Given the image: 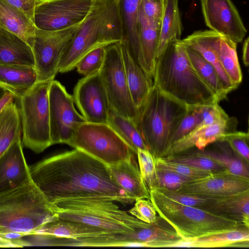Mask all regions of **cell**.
Masks as SVG:
<instances>
[{"instance_id":"1","label":"cell","mask_w":249,"mask_h":249,"mask_svg":"<svg viewBox=\"0 0 249 249\" xmlns=\"http://www.w3.org/2000/svg\"><path fill=\"white\" fill-rule=\"evenodd\" d=\"M30 170L33 181L52 204L85 197L124 205L135 201L114 180L107 165L77 149L42 160Z\"/></svg>"},{"instance_id":"2","label":"cell","mask_w":249,"mask_h":249,"mask_svg":"<svg viewBox=\"0 0 249 249\" xmlns=\"http://www.w3.org/2000/svg\"><path fill=\"white\" fill-rule=\"evenodd\" d=\"M153 81L160 91L187 106L219 102L193 66L181 39L171 42L156 59Z\"/></svg>"},{"instance_id":"3","label":"cell","mask_w":249,"mask_h":249,"mask_svg":"<svg viewBox=\"0 0 249 249\" xmlns=\"http://www.w3.org/2000/svg\"><path fill=\"white\" fill-rule=\"evenodd\" d=\"M122 40L119 0H94L89 13L78 25L65 49L58 71L61 73L70 71L91 50Z\"/></svg>"},{"instance_id":"4","label":"cell","mask_w":249,"mask_h":249,"mask_svg":"<svg viewBox=\"0 0 249 249\" xmlns=\"http://www.w3.org/2000/svg\"><path fill=\"white\" fill-rule=\"evenodd\" d=\"M58 218L53 205L32 179L16 188L0 193V233L31 235Z\"/></svg>"},{"instance_id":"5","label":"cell","mask_w":249,"mask_h":249,"mask_svg":"<svg viewBox=\"0 0 249 249\" xmlns=\"http://www.w3.org/2000/svg\"><path fill=\"white\" fill-rule=\"evenodd\" d=\"M187 107L153 85L138 109L134 122L147 149L155 158H161L170 145Z\"/></svg>"},{"instance_id":"6","label":"cell","mask_w":249,"mask_h":249,"mask_svg":"<svg viewBox=\"0 0 249 249\" xmlns=\"http://www.w3.org/2000/svg\"><path fill=\"white\" fill-rule=\"evenodd\" d=\"M114 200L85 197L59 200L53 204L59 219L96 227L114 233L130 234L145 222L121 210Z\"/></svg>"},{"instance_id":"7","label":"cell","mask_w":249,"mask_h":249,"mask_svg":"<svg viewBox=\"0 0 249 249\" xmlns=\"http://www.w3.org/2000/svg\"><path fill=\"white\" fill-rule=\"evenodd\" d=\"M149 193L150 200L158 215L166 221L184 240L245 227L225 217L179 204L166 197L155 188L151 190Z\"/></svg>"},{"instance_id":"8","label":"cell","mask_w":249,"mask_h":249,"mask_svg":"<svg viewBox=\"0 0 249 249\" xmlns=\"http://www.w3.org/2000/svg\"><path fill=\"white\" fill-rule=\"evenodd\" d=\"M51 82H36L18 99L23 146L37 153L52 145L49 106Z\"/></svg>"},{"instance_id":"9","label":"cell","mask_w":249,"mask_h":249,"mask_svg":"<svg viewBox=\"0 0 249 249\" xmlns=\"http://www.w3.org/2000/svg\"><path fill=\"white\" fill-rule=\"evenodd\" d=\"M68 145L107 165L136 155L107 124H81Z\"/></svg>"},{"instance_id":"10","label":"cell","mask_w":249,"mask_h":249,"mask_svg":"<svg viewBox=\"0 0 249 249\" xmlns=\"http://www.w3.org/2000/svg\"><path fill=\"white\" fill-rule=\"evenodd\" d=\"M99 71L110 109L135 121L138 109L133 103L129 90L120 42L107 46L104 61Z\"/></svg>"},{"instance_id":"11","label":"cell","mask_w":249,"mask_h":249,"mask_svg":"<svg viewBox=\"0 0 249 249\" xmlns=\"http://www.w3.org/2000/svg\"><path fill=\"white\" fill-rule=\"evenodd\" d=\"M72 95L58 81H51L49 90L50 135L52 145L68 144L78 127L87 122L76 110Z\"/></svg>"},{"instance_id":"12","label":"cell","mask_w":249,"mask_h":249,"mask_svg":"<svg viewBox=\"0 0 249 249\" xmlns=\"http://www.w3.org/2000/svg\"><path fill=\"white\" fill-rule=\"evenodd\" d=\"M78 25L54 31L36 28L31 48L36 82L54 80L58 72V66L64 51L73 37Z\"/></svg>"},{"instance_id":"13","label":"cell","mask_w":249,"mask_h":249,"mask_svg":"<svg viewBox=\"0 0 249 249\" xmlns=\"http://www.w3.org/2000/svg\"><path fill=\"white\" fill-rule=\"evenodd\" d=\"M94 0H38L34 22L37 29L54 31L79 24L87 17Z\"/></svg>"},{"instance_id":"14","label":"cell","mask_w":249,"mask_h":249,"mask_svg":"<svg viewBox=\"0 0 249 249\" xmlns=\"http://www.w3.org/2000/svg\"><path fill=\"white\" fill-rule=\"evenodd\" d=\"M72 97L87 122L107 123L110 107L99 71L80 79Z\"/></svg>"},{"instance_id":"15","label":"cell","mask_w":249,"mask_h":249,"mask_svg":"<svg viewBox=\"0 0 249 249\" xmlns=\"http://www.w3.org/2000/svg\"><path fill=\"white\" fill-rule=\"evenodd\" d=\"M205 23L211 30L236 43L244 38L247 30L231 0H200Z\"/></svg>"},{"instance_id":"16","label":"cell","mask_w":249,"mask_h":249,"mask_svg":"<svg viewBox=\"0 0 249 249\" xmlns=\"http://www.w3.org/2000/svg\"><path fill=\"white\" fill-rule=\"evenodd\" d=\"M248 190L249 179L225 170L188 182L176 191L192 195L216 196L234 195Z\"/></svg>"},{"instance_id":"17","label":"cell","mask_w":249,"mask_h":249,"mask_svg":"<svg viewBox=\"0 0 249 249\" xmlns=\"http://www.w3.org/2000/svg\"><path fill=\"white\" fill-rule=\"evenodd\" d=\"M238 120L231 117L222 122L210 125H198L190 133L171 144L161 158L179 154L192 148L204 149L220 140L223 136L236 131Z\"/></svg>"},{"instance_id":"18","label":"cell","mask_w":249,"mask_h":249,"mask_svg":"<svg viewBox=\"0 0 249 249\" xmlns=\"http://www.w3.org/2000/svg\"><path fill=\"white\" fill-rule=\"evenodd\" d=\"M31 179L21 135L0 157V193L19 187Z\"/></svg>"},{"instance_id":"19","label":"cell","mask_w":249,"mask_h":249,"mask_svg":"<svg viewBox=\"0 0 249 249\" xmlns=\"http://www.w3.org/2000/svg\"><path fill=\"white\" fill-rule=\"evenodd\" d=\"M223 36L212 30L197 31L181 39L183 44L198 52L216 70L224 89L229 93L237 88L232 85L218 56Z\"/></svg>"},{"instance_id":"20","label":"cell","mask_w":249,"mask_h":249,"mask_svg":"<svg viewBox=\"0 0 249 249\" xmlns=\"http://www.w3.org/2000/svg\"><path fill=\"white\" fill-rule=\"evenodd\" d=\"M32 234L80 239L120 238L123 234L114 233L84 223L58 218L46 224Z\"/></svg>"},{"instance_id":"21","label":"cell","mask_w":249,"mask_h":249,"mask_svg":"<svg viewBox=\"0 0 249 249\" xmlns=\"http://www.w3.org/2000/svg\"><path fill=\"white\" fill-rule=\"evenodd\" d=\"M199 209L236 221L249 228V190L226 196H209Z\"/></svg>"},{"instance_id":"22","label":"cell","mask_w":249,"mask_h":249,"mask_svg":"<svg viewBox=\"0 0 249 249\" xmlns=\"http://www.w3.org/2000/svg\"><path fill=\"white\" fill-rule=\"evenodd\" d=\"M108 166L114 180L135 200L139 198L150 199V193L135 156Z\"/></svg>"},{"instance_id":"23","label":"cell","mask_w":249,"mask_h":249,"mask_svg":"<svg viewBox=\"0 0 249 249\" xmlns=\"http://www.w3.org/2000/svg\"><path fill=\"white\" fill-rule=\"evenodd\" d=\"M120 46L129 90L133 103L138 109L152 89L153 79L136 63L125 43L121 41Z\"/></svg>"},{"instance_id":"24","label":"cell","mask_w":249,"mask_h":249,"mask_svg":"<svg viewBox=\"0 0 249 249\" xmlns=\"http://www.w3.org/2000/svg\"><path fill=\"white\" fill-rule=\"evenodd\" d=\"M160 22H150L139 17L140 56L138 65L153 79L159 45Z\"/></svg>"},{"instance_id":"25","label":"cell","mask_w":249,"mask_h":249,"mask_svg":"<svg viewBox=\"0 0 249 249\" xmlns=\"http://www.w3.org/2000/svg\"><path fill=\"white\" fill-rule=\"evenodd\" d=\"M142 0H119L123 41L138 65L140 56L139 38V10Z\"/></svg>"},{"instance_id":"26","label":"cell","mask_w":249,"mask_h":249,"mask_svg":"<svg viewBox=\"0 0 249 249\" xmlns=\"http://www.w3.org/2000/svg\"><path fill=\"white\" fill-rule=\"evenodd\" d=\"M0 64L34 67L31 47L16 35L0 27Z\"/></svg>"},{"instance_id":"27","label":"cell","mask_w":249,"mask_h":249,"mask_svg":"<svg viewBox=\"0 0 249 249\" xmlns=\"http://www.w3.org/2000/svg\"><path fill=\"white\" fill-rule=\"evenodd\" d=\"M36 82L34 67L0 64V88L19 99Z\"/></svg>"},{"instance_id":"28","label":"cell","mask_w":249,"mask_h":249,"mask_svg":"<svg viewBox=\"0 0 249 249\" xmlns=\"http://www.w3.org/2000/svg\"><path fill=\"white\" fill-rule=\"evenodd\" d=\"M194 149L196 153L212 159L227 171L249 179V163L239 157L227 141L219 140L204 149Z\"/></svg>"},{"instance_id":"29","label":"cell","mask_w":249,"mask_h":249,"mask_svg":"<svg viewBox=\"0 0 249 249\" xmlns=\"http://www.w3.org/2000/svg\"><path fill=\"white\" fill-rule=\"evenodd\" d=\"M0 27L18 36L32 47L36 28L34 21L5 0H0Z\"/></svg>"},{"instance_id":"30","label":"cell","mask_w":249,"mask_h":249,"mask_svg":"<svg viewBox=\"0 0 249 249\" xmlns=\"http://www.w3.org/2000/svg\"><path fill=\"white\" fill-rule=\"evenodd\" d=\"M249 247V228L242 227L236 230L193 239L182 240L175 247L212 248Z\"/></svg>"},{"instance_id":"31","label":"cell","mask_w":249,"mask_h":249,"mask_svg":"<svg viewBox=\"0 0 249 249\" xmlns=\"http://www.w3.org/2000/svg\"><path fill=\"white\" fill-rule=\"evenodd\" d=\"M178 1V0H164L157 59L171 42L180 39L182 25Z\"/></svg>"},{"instance_id":"32","label":"cell","mask_w":249,"mask_h":249,"mask_svg":"<svg viewBox=\"0 0 249 249\" xmlns=\"http://www.w3.org/2000/svg\"><path fill=\"white\" fill-rule=\"evenodd\" d=\"M21 135L18 108L15 103L12 102L0 113V157Z\"/></svg>"},{"instance_id":"33","label":"cell","mask_w":249,"mask_h":249,"mask_svg":"<svg viewBox=\"0 0 249 249\" xmlns=\"http://www.w3.org/2000/svg\"><path fill=\"white\" fill-rule=\"evenodd\" d=\"M185 47L193 66L216 96L218 101L220 102L225 99L228 93L223 87L214 67L198 52L186 46Z\"/></svg>"},{"instance_id":"34","label":"cell","mask_w":249,"mask_h":249,"mask_svg":"<svg viewBox=\"0 0 249 249\" xmlns=\"http://www.w3.org/2000/svg\"><path fill=\"white\" fill-rule=\"evenodd\" d=\"M107 124L123 139L136 154L138 149H147L134 120L124 117L110 109Z\"/></svg>"},{"instance_id":"35","label":"cell","mask_w":249,"mask_h":249,"mask_svg":"<svg viewBox=\"0 0 249 249\" xmlns=\"http://www.w3.org/2000/svg\"><path fill=\"white\" fill-rule=\"evenodd\" d=\"M237 43L223 36L218 53L219 62L231 83L237 88L242 81V73L236 51Z\"/></svg>"},{"instance_id":"36","label":"cell","mask_w":249,"mask_h":249,"mask_svg":"<svg viewBox=\"0 0 249 249\" xmlns=\"http://www.w3.org/2000/svg\"><path fill=\"white\" fill-rule=\"evenodd\" d=\"M163 158L170 161L186 164L212 173L226 170L212 159L196 153L194 148Z\"/></svg>"},{"instance_id":"37","label":"cell","mask_w":249,"mask_h":249,"mask_svg":"<svg viewBox=\"0 0 249 249\" xmlns=\"http://www.w3.org/2000/svg\"><path fill=\"white\" fill-rule=\"evenodd\" d=\"M203 105L188 106L187 112L171 139V144L190 133L199 125L203 119Z\"/></svg>"},{"instance_id":"38","label":"cell","mask_w":249,"mask_h":249,"mask_svg":"<svg viewBox=\"0 0 249 249\" xmlns=\"http://www.w3.org/2000/svg\"><path fill=\"white\" fill-rule=\"evenodd\" d=\"M136 155L142 176L149 192L156 186L157 171L156 158L147 149H138Z\"/></svg>"},{"instance_id":"39","label":"cell","mask_w":249,"mask_h":249,"mask_svg":"<svg viewBox=\"0 0 249 249\" xmlns=\"http://www.w3.org/2000/svg\"><path fill=\"white\" fill-rule=\"evenodd\" d=\"M107 46L97 47L84 55L75 66L78 73L85 76L99 71L104 61Z\"/></svg>"},{"instance_id":"40","label":"cell","mask_w":249,"mask_h":249,"mask_svg":"<svg viewBox=\"0 0 249 249\" xmlns=\"http://www.w3.org/2000/svg\"><path fill=\"white\" fill-rule=\"evenodd\" d=\"M157 169L173 171L194 180H197L208 177L213 173L194 167L173 162L164 158H156Z\"/></svg>"},{"instance_id":"41","label":"cell","mask_w":249,"mask_h":249,"mask_svg":"<svg viewBox=\"0 0 249 249\" xmlns=\"http://www.w3.org/2000/svg\"><path fill=\"white\" fill-rule=\"evenodd\" d=\"M220 140L228 142L236 154L246 162L249 163V132L237 130L228 133Z\"/></svg>"},{"instance_id":"42","label":"cell","mask_w":249,"mask_h":249,"mask_svg":"<svg viewBox=\"0 0 249 249\" xmlns=\"http://www.w3.org/2000/svg\"><path fill=\"white\" fill-rule=\"evenodd\" d=\"M193 180H195L173 171L157 169L155 187L177 190L182 185Z\"/></svg>"},{"instance_id":"43","label":"cell","mask_w":249,"mask_h":249,"mask_svg":"<svg viewBox=\"0 0 249 249\" xmlns=\"http://www.w3.org/2000/svg\"><path fill=\"white\" fill-rule=\"evenodd\" d=\"M164 8V0H142L139 17L150 22H160Z\"/></svg>"},{"instance_id":"44","label":"cell","mask_w":249,"mask_h":249,"mask_svg":"<svg viewBox=\"0 0 249 249\" xmlns=\"http://www.w3.org/2000/svg\"><path fill=\"white\" fill-rule=\"evenodd\" d=\"M135 201L134 206L129 210V213L143 222L147 223H154L158 215L151 200L146 198H139Z\"/></svg>"},{"instance_id":"45","label":"cell","mask_w":249,"mask_h":249,"mask_svg":"<svg viewBox=\"0 0 249 249\" xmlns=\"http://www.w3.org/2000/svg\"><path fill=\"white\" fill-rule=\"evenodd\" d=\"M34 21L35 8L38 0H5Z\"/></svg>"},{"instance_id":"46","label":"cell","mask_w":249,"mask_h":249,"mask_svg":"<svg viewBox=\"0 0 249 249\" xmlns=\"http://www.w3.org/2000/svg\"><path fill=\"white\" fill-rule=\"evenodd\" d=\"M15 96L11 92L6 91L0 97V113L9 103L14 102Z\"/></svg>"},{"instance_id":"47","label":"cell","mask_w":249,"mask_h":249,"mask_svg":"<svg viewBox=\"0 0 249 249\" xmlns=\"http://www.w3.org/2000/svg\"><path fill=\"white\" fill-rule=\"evenodd\" d=\"M243 62L245 66L248 67L249 64V37L245 40L243 45Z\"/></svg>"},{"instance_id":"48","label":"cell","mask_w":249,"mask_h":249,"mask_svg":"<svg viewBox=\"0 0 249 249\" xmlns=\"http://www.w3.org/2000/svg\"><path fill=\"white\" fill-rule=\"evenodd\" d=\"M0 248H18L13 241L0 237Z\"/></svg>"}]
</instances>
